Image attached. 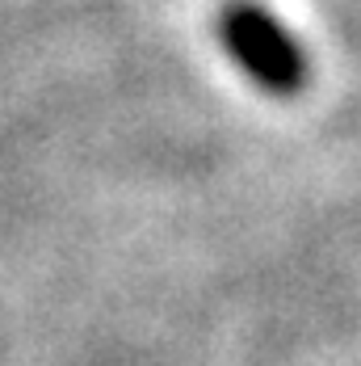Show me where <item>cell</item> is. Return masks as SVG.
<instances>
[{"instance_id":"6da1fadb","label":"cell","mask_w":361,"mask_h":366,"mask_svg":"<svg viewBox=\"0 0 361 366\" xmlns=\"http://www.w3.org/2000/svg\"><path fill=\"white\" fill-rule=\"evenodd\" d=\"M218 30H223V46L231 51V59L260 89H269V93H298L302 89V80H307L302 46L269 9L235 0V4H227Z\"/></svg>"}]
</instances>
